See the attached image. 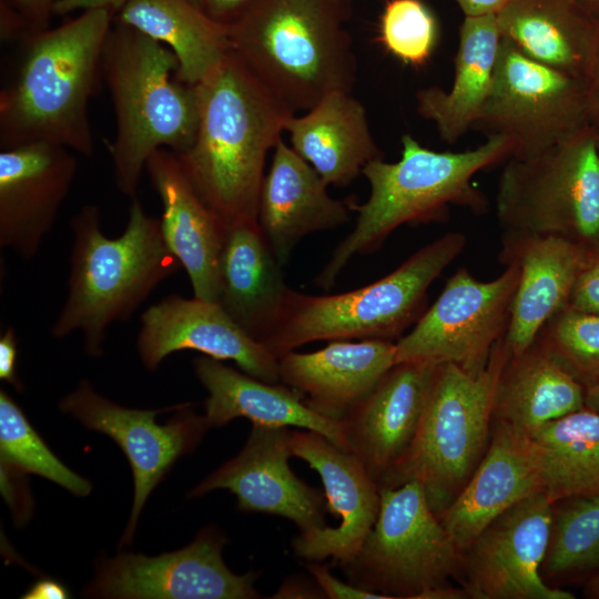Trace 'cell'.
I'll use <instances>...</instances> for the list:
<instances>
[{"mask_svg":"<svg viewBox=\"0 0 599 599\" xmlns=\"http://www.w3.org/2000/svg\"><path fill=\"white\" fill-rule=\"evenodd\" d=\"M113 22L92 9L28 37L11 80L0 92V146L49 142L84 156L94 153L89 100Z\"/></svg>","mask_w":599,"mask_h":599,"instance_id":"2","label":"cell"},{"mask_svg":"<svg viewBox=\"0 0 599 599\" xmlns=\"http://www.w3.org/2000/svg\"><path fill=\"white\" fill-rule=\"evenodd\" d=\"M581 8H583L593 18L599 20V0H575Z\"/></svg>","mask_w":599,"mask_h":599,"instance_id":"49","label":"cell"},{"mask_svg":"<svg viewBox=\"0 0 599 599\" xmlns=\"http://www.w3.org/2000/svg\"><path fill=\"white\" fill-rule=\"evenodd\" d=\"M592 123L599 125V43L586 78Z\"/></svg>","mask_w":599,"mask_h":599,"instance_id":"46","label":"cell"},{"mask_svg":"<svg viewBox=\"0 0 599 599\" xmlns=\"http://www.w3.org/2000/svg\"><path fill=\"white\" fill-rule=\"evenodd\" d=\"M500 43L496 14L464 17L450 89L416 93L417 112L435 124L443 142L454 144L474 128L494 82Z\"/></svg>","mask_w":599,"mask_h":599,"instance_id":"30","label":"cell"},{"mask_svg":"<svg viewBox=\"0 0 599 599\" xmlns=\"http://www.w3.org/2000/svg\"><path fill=\"white\" fill-rule=\"evenodd\" d=\"M512 153L514 143L502 135L488 136L470 150L439 152L404 134L398 161L385 162L380 158L364 166L368 199L353 205L357 212L355 226L334 250L315 284L324 290L333 287L355 255L378 250L404 224L441 222L450 205L484 213L488 202L473 179L478 172L507 161Z\"/></svg>","mask_w":599,"mask_h":599,"instance_id":"4","label":"cell"},{"mask_svg":"<svg viewBox=\"0 0 599 599\" xmlns=\"http://www.w3.org/2000/svg\"><path fill=\"white\" fill-rule=\"evenodd\" d=\"M335 1H341V2H344V1H346V0H335Z\"/></svg>","mask_w":599,"mask_h":599,"instance_id":"53","label":"cell"},{"mask_svg":"<svg viewBox=\"0 0 599 599\" xmlns=\"http://www.w3.org/2000/svg\"><path fill=\"white\" fill-rule=\"evenodd\" d=\"M145 171L162 204L163 238L186 272L194 297L217 302L227 226L197 194L173 151H154Z\"/></svg>","mask_w":599,"mask_h":599,"instance_id":"22","label":"cell"},{"mask_svg":"<svg viewBox=\"0 0 599 599\" xmlns=\"http://www.w3.org/2000/svg\"><path fill=\"white\" fill-rule=\"evenodd\" d=\"M536 447L542 490L557 502L599 494V414L588 407L528 435Z\"/></svg>","mask_w":599,"mask_h":599,"instance_id":"33","label":"cell"},{"mask_svg":"<svg viewBox=\"0 0 599 599\" xmlns=\"http://www.w3.org/2000/svg\"><path fill=\"white\" fill-rule=\"evenodd\" d=\"M251 0H202V9L213 19L229 23Z\"/></svg>","mask_w":599,"mask_h":599,"instance_id":"44","label":"cell"},{"mask_svg":"<svg viewBox=\"0 0 599 599\" xmlns=\"http://www.w3.org/2000/svg\"><path fill=\"white\" fill-rule=\"evenodd\" d=\"M225 536L203 529L186 547L155 557L122 552L101 559L83 595L120 599L260 598L257 573L235 575L225 565Z\"/></svg>","mask_w":599,"mask_h":599,"instance_id":"14","label":"cell"},{"mask_svg":"<svg viewBox=\"0 0 599 599\" xmlns=\"http://www.w3.org/2000/svg\"><path fill=\"white\" fill-rule=\"evenodd\" d=\"M395 343L332 341L318 351L288 352L278 357L280 382L316 413L342 422L396 364Z\"/></svg>","mask_w":599,"mask_h":599,"instance_id":"24","label":"cell"},{"mask_svg":"<svg viewBox=\"0 0 599 599\" xmlns=\"http://www.w3.org/2000/svg\"><path fill=\"white\" fill-rule=\"evenodd\" d=\"M327 186L283 139L276 143L260 192L257 224L281 265L307 235L348 221V207L333 199Z\"/></svg>","mask_w":599,"mask_h":599,"instance_id":"25","label":"cell"},{"mask_svg":"<svg viewBox=\"0 0 599 599\" xmlns=\"http://www.w3.org/2000/svg\"><path fill=\"white\" fill-rule=\"evenodd\" d=\"M191 1L202 8V0H191Z\"/></svg>","mask_w":599,"mask_h":599,"instance_id":"51","label":"cell"},{"mask_svg":"<svg viewBox=\"0 0 599 599\" xmlns=\"http://www.w3.org/2000/svg\"><path fill=\"white\" fill-rule=\"evenodd\" d=\"M342 3L251 0L226 23L231 52L294 113L352 92L356 59Z\"/></svg>","mask_w":599,"mask_h":599,"instance_id":"5","label":"cell"},{"mask_svg":"<svg viewBox=\"0 0 599 599\" xmlns=\"http://www.w3.org/2000/svg\"><path fill=\"white\" fill-rule=\"evenodd\" d=\"M128 1L129 0H59L54 7V14L67 16L72 12L106 9L114 16Z\"/></svg>","mask_w":599,"mask_h":599,"instance_id":"42","label":"cell"},{"mask_svg":"<svg viewBox=\"0 0 599 599\" xmlns=\"http://www.w3.org/2000/svg\"><path fill=\"white\" fill-rule=\"evenodd\" d=\"M496 17L501 38L525 55L586 80L599 20L575 0H511Z\"/></svg>","mask_w":599,"mask_h":599,"instance_id":"29","label":"cell"},{"mask_svg":"<svg viewBox=\"0 0 599 599\" xmlns=\"http://www.w3.org/2000/svg\"><path fill=\"white\" fill-rule=\"evenodd\" d=\"M377 519L354 558L342 566L347 581L386 599L468 597L448 585L463 565L422 484L380 487Z\"/></svg>","mask_w":599,"mask_h":599,"instance_id":"9","label":"cell"},{"mask_svg":"<svg viewBox=\"0 0 599 599\" xmlns=\"http://www.w3.org/2000/svg\"><path fill=\"white\" fill-rule=\"evenodd\" d=\"M439 365L418 361L395 364L342 420L347 450L378 486L410 446Z\"/></svg>","mask_w":599,"mask_h":599,"instance_id":"20","label":"cell"},{"mask_svg":"<svg viewBox=\"0 0 599 599\" xmlns=\"http://www.w3.org/2000/svg\"><path fill=\"white\" fill-rule=\"evenodd\" d=\"M291 449L318 473L327 511L341 518L336 527L300 532L292 541L293 550L303 560L329 558L342 567L354 558L377 519L379 486L353 453L318 433L292 430Z\"/></svg>","mask_w":599,"mask_h":599,"instance_id":"17","label":"cell"},{"mask_svg":"<svg viewBox=\"0 0 599 599\" xmlns=\"http://www.w3.org/2000/svg\"><path fill=\"white\" fill-rule=\"evenodd\" d=\"M586 256L585 246L562 237L504 232L499 258L520 271L505 334L511 356L529 348L544 325L567 306Z\"/></svg>","mask_w":599,"mask_h":599,"instance_id":"23","label":"cell"},{"mask_svg":"<svg viewBox=\"0 0 599 599\" xmlns=\"http://www.w3.org/2000/svg\"><path fill=\"white\" fill-rule=\"evenodd\" d=\"M78 173L70 149L32 142L0 152V247L23 260L39 253Z\"/></svg>","mask_w":599,"mask_h":599,"instance_id":"19","label":"cell"},{"mask_svg":"<svg viewBox=\"0 0 599 599\" xmlns=\"http://www.w3.org/2000/svg\"><path fill=\"white\" fill-rule=\"evenodd\" d=\"M497 219L506 233L552 235L599 244V144L595 124L501 171Z\"/></svg>","mask_w":599,"mask_h":599,"instance_id":"10","label":"cell"},{"mask_svg":"<svg viewBox=\"0 0 599 599\" xmlns=\"http://www.w3.org/2000/svg\"><path fill=\"white\" fill-rule=\"evenodd\" d=\"M491 281H479L459 267L414 327L396 341V364L418 361L483 370L507 332L520 271L507 263Z\"/></svg>","mask_w":599,"mask_h":599,"instance_id":"12","label":"cell"},{"mask_svg":"<svg viewBox=\"0 0 599 599\" xmlns=\"http://www.w3.org/2000/svg\"><path fill=\"white\" fill-rule=\"evenodd\" d=\"M272 598H325L315 582L301 578L287 579Z\"/></svg>","mask_w":599,"mask_h":599,"instance_id":"43","label":"cell"},{"mask_svg":"<svg viewBox=\"0 0 599 599\" xmlns=\"http://www.w3.org/2000/svg\"><path fill=\"white\" fill-rule=\"evenodd\" d=\"M509 357L504 336L478 373L450 363L438 366L416 435L379 488L417 480L440 517L487 449L496 387Z\"/></svg>","mask_w":599,"mask_h":599,"instance_id":"8","label":"cell"},{"mask_svg":"<svg viewBox=\"0 0 599 599\" xmlns=\"http://www.w3.org/2000/svg\"><path fill=\"white\" fill-rule=\"evenodd\" d=\"M292 149L327 185H349L364 166L383 158L366 110L352 92H334L286 122Z\"/></svg>","mask_w":599,"mask_h":599,"instance_id":"28","label":"cell"},{"mask_svg":"<svg viewBox=\"0 0 599 599\" xmlns=\"http://www.w3.org/2000/svg\"><path fill=\"white\" fill-rule=\"evenodd\" d=\"M288 427L253 424L242 450L197 484L189 494L196 498L226 489L242 511L263 512L293 521L300 532L323 528L326 497L292 471Z\"/></svg>","mask_w":599,"mask_h":599,"instance_id":"16","label":"cell"},{"mask_svg":"<svg viewBox=\"0 0 599 599\" xmlns=\"http://www.w3.org/2000/svg\"><path fill=\"white\" fill-rule=\"evenodd\" d=\"M193 368L207 392L204 418L209 427L243 417L262 426L312 430L347 450L342 422L309 408L292 387L261 380L205 355L193 359Z\"/></svg>","mask_w":599,"mask_h":599,"instance_id":"26","label":"cell"},{"mask_svg":"<svg viewBox=\"0 0 599 599\" xmlns=\"http://www.w3.org/2000/svg\"><path fill=\"white\" fill-rule=\"evenodd\" d=\"M258 224L227 226L217 303L260 343L276 327L291 288Z\"/></svg>","mask_w":599,"mask_h":599,"instance_id":"27","label":"cell"},{"mask_svg":"<svg viewBox=\"0 0 599 599\" xmlns=\"http://www.w3.org/2000/svg\"><path fill=\"white\" fill-rule=\"evenodd\" d=\"M195 87L199 125L175 153L201 199L226 226L257 224L268 152L295 114L230 52Z\"/></svg>","mask_w":599,"mask_h":599,"instance_id":"1","label":"cell"},{"mask_svg":"<svg viewBox=\"0 0 599 599\" xmlns=\"http://www.w3.org/2000/svg\"><path fill=\"white\" fill-rule=\"evenodd\" d=\"M466 242L461 232L446 233L389 274L349 292L309 295L291 288L281 318L263 345L278 358L318 341H398L423 315L428 288Z\"/></svg>","mask_w":599,"mask_h":599,"instance_id":"7","label":"cell"},{"mask_svg":"<svg viewBox=\"0 0 599 599\" xmlns=\"http://www.w3.org/2000/svg\"><path fill=\"white\" fill-rule=\"evenodd\" d=\"M59 0H0V33L3 41H23L49 29Z\"/></svg>","mask_w":599,"mask_h":599,"instance_id":"38","label":"cell"},{"mask_svg":"<svg viewBox=\"0 0 599 599\" xmlns=\"http://www.w3.org/2000/svg\"><path fill=\"white\" fill-rule=\"evenodd\" d=\"M100 67L115 113V135L106 142L115 185L134 197L154 151L181 153L192 144L196 90L177 78L179 61L167 47L114 19Z\"/></svg>","mask_w":599,"mask_h":599,"instance_id":"6","label":"cell"},{"mask_svg":"<svg viewBox=\"0 0 599 599\" xmlns=\"http://www.w3.org/2000/svg\"><path fill=\"white\" fill-rule=\"evenodd\" d=\"M493 423L481 460L439 517L461 554L494 519L522 499L544 491L532 439L506 424Z\"/></svg>","mask_w":599,"mask_h":599,"instance_id":"21","label":"cell"},{"mask_svg":"<svg viewBox=\"0 0 599 599\" xmlns=\"http://www.w3.org/2000/svg\"><path fill=\"white\" fill-rule=\"evenodd\" d=\"M378 42L405 65H425L436 50L439 27L423 0H388L378 26Z\"/></svg>","mask_w":599,"mask_h":599,"instance_id":"36","label":"cell"},{"mask_svg":"<svg viewBox=\"0 0 599 599\" xmlns=\"http://www.w3.org/2000/svg\"><path fill=\"white\" fill-rule=\"evenodd\" d=\"M578 375L599 374V314L564 307L541 328L534 341Z\"/></svg>","mask_w":599,"mask_h":599,"instance_id":"37","label":"cell"},{"mask_svg":"<svg viewBox=\"0 0 599 599\" xmlns=\"http://www.w3.org/2000/svg\"><path fill=\"white\" fill-rule=\"evenodd\" d=\"M113 19L167 47L179 61L177 78L190 85L231 52L227 24L191 0H129Z\"/></svg>","mask_w":599,"mask_h":599,"instance_id":"32","label":"cell"},{"mask_svg":"<svg viewBox=\"0 0 599 599\" xmlns=\"http://www.w3.org/2000/svg\"><path fill=\"white\" fill-rule=\"evenodd\" d=\"M69 597L68 588L50 578L39 579L21 596L23 599H65Z\"/></svg>","mask_w":599,"mask_h":599,"instance_id":"45","label":"cell"},{"mask_svg":"<svg viewBox=\"0 0 599 599\" xmlns=\"http://www.w3.org/2000/svg\"><path fill=\"white\" fill-rule=\"evenodd\" d=\"M307 570L312 578L323 591L325 598L329 599H386L383 595L358 588L352 583L343 582L334 577L327 565L319 561H307Z\"/></svg>","mask_w":599,"mask_h":599,"instance_id":"40","label":"cell"},{"mask_svg":"<svg viewBox=\"0 0 599 599\" xmlns=\"http://www.w3.org/2000/svg\"><path fill=\"white\" fill-rule=\"evenodd\" d=\"M586 407V390L567 368L534 342L507 361L497 383L493 422L530 435Z\"/></svg>","mask_w":599,"mask_h":599,"instance_id":"31","label":"cell"},{"mask_svg":"<svg viewBox=\"0 0 599 599\" xmlns=\"http://www.w3.org/2000/svg\"><path fill=\"white\" fill-rule=\"evenodd\" d=\"M1 468L11 473L34 474L87 496L91 484L67 467L47 446L10 395L0 392Z\"/></svg>","mask_w":599,"mask_h":599,"instance_id":"35","label":"cell"},{"mask_svg":"<svg viewBox=\"0 0 599 599\" xmlns=\"http://www.w3.org/2000/svg\"><path fill=\"white\" fill-rule=\"evenodd\" d=\"M136 349L149 370H155L172 353L191 349L233 361L261 380L281 383L278 358L244 332L217 302L176 294L163 297L142 313Z\"/></svg>","mask_w":599,"mask_h":599,"instance_id":"18","label":"cell"},{"mask_svg":"<svg viewBox=\"0 0 599 599\" xmlns=\"http://www.w3.org/2000/svg\"><path fill=\"white\" fill-rule=\"evenodd\" d=\"M557 502L541 566L545 580L599 568V494Z\"/></svg>","mask_w":599,"mask_h":599,"instance_id":"34","label":"cell"},{"mask_svg":"<svg viewBox=\"0 0 599 599\" xmlns=\"http://www.w3.org/2000/svg\"><path fill=\"white\" fill-rule=\"evenodd\" d=\"M586 80L537 62L501 38L494 82L474 125L529 158L592 125Z\"/></svg>","mask_w":599,"mask_h":599,"instance_id":"11","label":"cell"},{"mask_svg":"<svg viewBox=\"0 0 599 599\" xmlns=\"http://www.w3.org/2000/svg\"><path fill=\"white\" fill-rule=\"evenodd\" d=\"M595 126H596V130H597V138H598V144H599V125L595 124Z\"/></svg>","mask_w":599,"mask_h":599,"instance_id":"52","label":"cell"},{"mask_svg":"<svg viewBox=\"0 0 599 599\" xmlns=\"http://www.w3.org/2000/svg\"><path fill=\"white\" fill-rule=\"evenodd\" d=\"M554 504L544 491L494 519L463 552L464 590L476 599H573L541 575Z\"/></svg>","mask_w":599,"mask_h":599,"instance_id":"15","label":"cell"},{"mask_svg":"<svg viewBox=\"0 0 599 599\" xmlns=\"http://www.w3.org/2000/svg\"><path fill=\"white\" fill-rule=\"evenodd\" d=\"M176 406L161 409H135L118 405L100 395L88 379H82L60 402L59 408L84 427L112 438L125 454L134 478V498L120 546L131 542L140 512L155 486L173 464L191 453L210 428L190 404H181L166 424L155 416Z\"/></svg>","mask_w":599,"mask_h":599,"instance_id":"13","label":"cell"},{"mask_svg":"<svg viewBox=\"0 0 599 599\" xmlns=\"http://www.w3.org/2000/svg\"><path fill=\"white\" fill-rule=\"evenodd\" d=\"M17 356L18 342L16 331L9 326L0 336V378L20 392L22 389V383L18 377Z\"/></svg>","mask_w":599,"mask_h":599,"instance_id":"41","label":"cell"},{"mask_svg":"<svg viewBox=\"0 0 599 599\" xmlns=\"http://www.w3.org/2000/svg\"><path fill=\"white\" fill-rule=\"evenodd\" d=\"M70 230L68 292L51 334L61 339L78 332L85 354L99 357L110 326L130 319L181 264L163 238L160 220L135 196L120 235L104 234L94 204L83 205L71 217Z\"/></svg>","mask_w":599,"mask_h":599,"instance_id":"3","label":"cell"},{"mask_svg":"<svg viewBox=\"0 0 599 599\" xmlns=\"http://www.w3.org/2000/svg\"><path fill=\"white\" fill-rule=\"evenodd\" d=\"M588 593L592 598H599V575L589 582Z\"/></svg>","mask_w":599,"mask_h":599,"instance_id":"50","label":"cell"},{"mask_svg":"<svg viewBox=\"0 0 599 599\" xmlns=\"http://www.w3.org/2000/svg\"><path fill=\"white\" fill-rule=\"evenodd\" d=\"M567 306L599 314V256L593 258L586 256Z\"/></svg>","mask_w":599,"mask_h":599,"instance_id":"39","label":"cell"},{"mask_svg":"<svg viewBox=\"0 0 599 599\" xmlns=\"http://www.w3.org/2000/svg\"><path fill=\"white\" fill-rule=\"evenodd\" d=\"M464 17L497 14L511 0H453Z\"/></svg>","mask_w":599,"mask_h":599,"instance_id":"47","label":"cell"},{"mask_svg":"<svg viewBox=\"0 0 599 599\" xmlns=\"http://www.w3.org/2000/svg\"><path fill=\"white\" fill-rule=\"evenodd\" d=\"M586 407L599 414V380L586 390Z\"/></svg>","mask_w":599,"mask_h":599,"instance_id":"48","label":"cell"}]
</instances>
